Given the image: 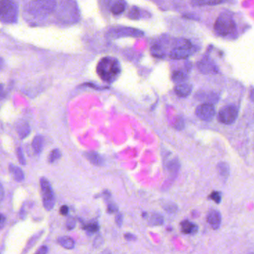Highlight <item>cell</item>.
I'll list each match as a JSON object with an SVG mask.
<instances>
[{"label": "cell", "mask_w": 254, "mask_h": 254, "mask_svg": "<svg viewBox=\"0 0 254 254\" xmlns=\"http://www.w3.org/2000/svg\"><path fill=\"white\" fill-rule=\"evenodd\" d=\"M125 238L129 241L135 240L136 239V236L134 235L131 234V233H126L125 235Z\"/></svg>", "instance_id": "obj_39"}, {"label": "cell", "mask_w": 254, "mask_h": 254, "mask_svg": "<svg viewBox=\"0 0 254 254\" xmlns=\"http://www.w3.org/2000/svg\"><path fill=\"white\" fill-rule=\"evenodd\" d=\"M163 209L168 212V213H175V212H177L178 210V206L175 203H167L163 206Z\"/></svg>", "instance_id": "obj_28"}, {"label": "cell", "mask_w": 254, "mask_h": 254, "mask_svg": "<svg viewBox=\"0 0 254 254\" xmlns=\"http://www.w3.org/2000/svg\"><path fill=\"white\" fill-rule=\"evenodd\" d=\"M164 222L163 216L160 214L154 213L151 215L150 218V224L153 225H162Z\"/></svg>", "instance_id": "obj_26"}, {"label": "cell", "mask_w": 254, "mask_h": 254, "mask_svg": "<svg viewBox=\"0 0 254 254\" xmlns=\"http://www.w3.org/2000/svg\"><path fill=\"white\" fill-rule=\"evenodd\" d=\"M48 251L49 249L47 246H43L36 253L38 254H46L47 253H48Z\"/></svg>", "instance_id": "obj_37"}, {"label": "cell", "mask_w": 254, "mask_h": 254, "mask_svg": "<svg viewBox=\"0 0 254 254\" xmlns=\"http://www.w3.org/2000/svg\"><path fill=\"white\" fill-rule=\"evenodd\" d=\"M217 170H218V175L222 178L223 181H226L228 179L230 175V167L229 165L225 162H221L217 166Z\"/></svg>", "instance_id": "obj_16"}, {"label": "cell", "mask_w": 254, "mask_h": 254, "mask_svg": "<svg viewBox=\"0 0 254 254\" xmlns=\"http://www.w3.org/2000/svg\"><path fill=\"white\" fill-rule=\"evenodd\" d=\"M59 243L60 244L61 246L66 249L72 250L75 248V242L73 239L68 236H62L59 238Z\"/></svg>", "instance_id": "obj_19"}, {"label": "cell", "mask_w": 254, "mask_h": 254, "mask_svg": "<svg viewBox=\"0 0 254 254\" xmlns=\"http://www.w3.org/2000/svg\"><path fill=\"white\" fill-rule=\"evenodd\" d=\"M192 45L187 39H180L177 42L176 47L171 51L170 59L172 60H184L191 56Z\"/></svg>", "instance_id": "obj_5"}, {"label": "cell", "mask_w": 254, "mask_h": 254, "mask_svg": "<svg viewBox=\"0 0 254 254\" xmlns=\"http://www.w3.org/2000/svg\"><path fill=\"white\" fill-rule=\"evenodd\" d=\"M117 210H118V208H117L116 205L110 204L109 206H108V211H109L110 212H117Z\"/></svg>", "instance_id": "obj_40"}, {"label": "cell", "mask_w": 254, "mask_h": 254, "mask_svg": "<svg viewBox=\"0 0 254 254\" xmlns=\"http://www.w3.org/2000/svg\"><path fill=\"white\" fill-rule=\"evenodd\" d=\"M167 168L169 172L173 175H176L177 172L179 170L180 163L177 160H172L167 163Z\"/></svg>", "instance_id": "obj_25"}, {"label": "cell", "mask_w": 254, "mask_h": 254, "mask_svg": "<svg viewBox=\"0 0 254 254\" xmlns=\"http://www.w3.org/2000/svg\"><path fill=\"white\" fill-rule=\"evenodd\" d=\"M17 156L18 158L19 162L21 165H26V159H25L24 154H23V150L21 148H17Z\"/></svg>", "instance_id": "obj_32"}, {"label": "cell", "mask_w": 254, "mask_h": 254, "mask_svg": "<svg viewBox=\"0 0 254 254\" xmlns=\"http://www.w3.org/2000/svg\"><path fill=\"white\" fill-rule=\"evenodd\" d=\"M56 6V0H32L28 4L26 10L34 17H46L55 11Z\"/></svg>", "instance_id": "obj_2"}, {"label": "cell", "mask_w": 254, "mask_h": 254, "mask_svg": "<svg viewBox=\"0 0 254 254\" xmlns=\"http://www.w3.org/2000/svg\"><path fill=\"white\" fill-rule=\"evenodd\" d=\"M197 67L201 73L206 75L218 73V67L215 62L206 56L197 62Z\"/></svg>", "instance_id": "obj_9"}, {"label": "cell", "mask_w": 254, "mask_h": 254, "mask_svg": "<svg viewBox=\"0 0 254 254\" xmlns=\"http://www.w3.org/2000/svg\"><path fill=\"white\" fill-rule=\"evenodd\" d=\"M151 55L157 59H163L166 55L164 49L160 44H154V46H152L151 49Z\"/></svg>", "instance_id": "obj_24"}, {"label": "cell", "mask_w": 254, "mask_h": 254, "mask_svg": "<svg viewBox=\"0 0 254 254\" xmlns=\"http://www.w3.org/2000/svg\"><path fill=\"white\" fill-rule=\"evenodd\" d=\"M227 2V0H191L193 6H214L221 5Z\"/></svg>", "instance_id": "obj_14"}, {"label": "cell", "mask_w": 254, "mask_h": 254, "mask_svg": "<svg viewBox=\"0 0 254 254\" xmlns=\"http://www.w3.org/2000/svg\"><path fill=\"white\" fill-rule=\"evenodd\" d=\"M195 114L202 121L209 122L215 116V108L212 104H202L196 108Z\"/></svg>", "instance_id": "obj_8"}, {"label": "cell", "mask_w": 254, "mask_h": 254, "mask_svg": "<svg viewBox=\"0 0 254 254\" xmlns=\"http://www.w3.org/2000/svg\"><path fill=\"white\" fill-rule=\"evenodd\" d=\"M102 242H103V239H102V238L100 236H98V237L95 239L94 246H96V248L101 246V245H102Z\"/></svg>", "instance_id": "obj_36"}, {"label": "cell", "mask_w": 254, "mask_h": 254, "mask_svg": "<svg viewBox=\"0 0 254 254\" xmlns=\"http://www.w3.org/2000/svg\"><path fill=\"white\" fill-rule=\"evenodd\" d=\"M250 99H251V102L254 103V89H253L250 93Z\"/></svg>", "instance_id": "obj_41"}, {"label": "cell", "mask_w": 254, "mask_h": 254, "mask_svg": "<svg viewBox=\"0 0 254 254\" xmlns=\"http://www.w3.org/2000/svg\"><path fill=\"white\" fill-rule=\"evenodd\" d=\"M5 216H4L3 215H1V227H2H2H3V225H4V223H5Z\"/></svg>", "instance_id": "obj_42"}, {"label": "cell", "mask_w": 254, "mask_h": 254, "mask_svg": "<svg viewBox=\"0 0 254 254\" xmlns=\"http://www.w3.org/2000/svg\"><path fill=\"white\" fill-rule=\"evenodd\" d=\"M16 129L20 139H25L31 133L30 126L25 120H19L16 125Z\"/></svg>", "instance_id": "obj_12"}, {"label": "cell", "mask_w": 254, "mask_h": 254, "mask_svg": "<svg viewBox=\"0 0 254 254\" xmlns=\"http://www.w3.org/2000/svg\"><path fill=\"white\" fill-rule=\"evenodd\" d=\"M238 117V110L233 105L224 107L218 113V119L220 123L224 125H231L236 122Z\"/></svg>", "instance_id": "obj_7"}, {"label": "cell", "mask_w": 254, "mask_h": 254, "mask_svg": "<svg viewBox=\"0 0 254 254\" xmlns=\"http://www.w3.org/2000/svg\"><path fill=\"white\" fill-rule=\"evenodd\" d=\"M44 138L42 136H37L34 138L33 142H32V148L36 154H41L44 148Z\"/></svg>", "instance_id": "obj_18"}, {"label": "cell", "mask_w": 254, "mask_h": 254, "mask_svg": "<svg viewBox=\"0 0 254 254\" xmlns=\"http://www.w3.org/2000/svg\"><path fill=\"white\" fill-rule=\"evenodd\" d=\"M18 9L12 0H1L0 17L2 23L11 24L17 20Z\"/></svg>", "instance_id": "obj_4"}, {"label": "cell", "mask_w": 254, "mask_h": 254, "mask_svg": "<svg viewBox=\"0 0 254 254\" xmlns=\"http://www.w3.org/2000/svg\"><path fill=\"white\" fill-rule=\"evenodd\" d=\"M199 99L206 101V103L212 104L216 103L218 102V96L214 93H200L199 95Z\"/></svg>", "instance_id": "obj_21"}, {"label": "cell", "mask_w": 254, "mask_h": 254, "mask_svg": "<svg viewBox=\"0 0 254 254\" xmlns=\"http://www.w3.org/2000/svg\"><path fill=\"white\" fill-rule=\"evenodd\" d=\"M129 17H130V19H133V20L139 19V17H140V11H139V8L133 7V8L130 10V12H129Z\"/></svg>", "instance_id": "obj_30"}, {"label": "cell", "mask_w": 254, "mask_h": 254, "mask_svg": "<svg viewBox=\"0 0 254 254\" xmlns=\"http://www.w3.org/2000/svg\"><path fill=\"white\" fill-rule=\"evenodd\" d=\"M96 72L103 81L113 82L120 75L121 66L115 58L105 57L101 59L98 64Z\"/></svg>", "instance_id": "obj_1"}, {"label": "cell", "mask_w": 254, "mask_h": 254, "mask_svg": "<svg viewBox=\"0 0 254 254\" xmlns=\"http://www.w3.org/2000/svg\"><path fill=\"white\" fill-rule=\"evenodd\" d=\"M84 229L87 230V231L90 232V233H96L99 230V226L97 223H90V224H87V225L84 227Z\"/></svg>", "instance_id": "obj_29"}, {"label": "cell", "mask_w": 254, "mask_h": 254, "mask_svg": "<svg viewBox=\"0 0 254 254\" xmlns=\"http://www.w3.org/2000/svg\"><path fill=\"white\" fill-rule=\"evenodd\" d=\"M40 182H41L40 184H41L43 203H44V207L47 210H52L56 204L54 191H53L50 182L46 178H41Z\"/></svg>", "instance_id": "obj_6"}, {"label": "cell", "mask_w": 254, "mask_h": 254, "mask_svg": "<svg viewBox=\"0 0 254 254\" xmlns=\"http://www.w3.org/2000/svg\"><path fill=\"white\" fill-rule=\"evenodd\" d=\"M10 170L11 173L14 175V179L17 182H21L24 180L25 176L23 170L17 166H14V165L10 166Z\"/></svg>", "instance_id": "obj_22"}, {"label": "cell", "mask_w": 254, "mask_h": 254, "mask_svg": "<svg viewBox=\"0 0 254 254\" xmlns=\"http://www.w3.org/2000/svg\"><path fill=\"white\" fill-rule=\"evenodd\" d=\"M214 30L221 37L228 36L236 31V23L231 13L222 12L214 24Z\"/></svg>", "instance_id": "obj_3"}, {"label": "cell", "mask_w": 254, "mask_h": 254, "mask_svg": "<svg viewBox=\"0 0 254 254\" xmlns=\"http://www.w3.org/2000/svg\"><path fill=\"white\" fill-rule=\"evenodd\" d=\"M113 38H121V37H140L143 35V32L138 29L128 27H118L113 29L110 32Z\"/></svg>", "instance_id": "obj_10"}, {"label": "cell", "mask_w": 254, "mask_h": 254, "mask_svg": "<svg viewBox=\"0 0 254 254\" xmlns=\"http://www.w3.org/2000/svg\"><path fill=\"white\" fill-rule=\"evenodd\" d=\"M181 230L185 234H195L198 230V226L188 220H185L181 223Z\"/></svg>", "instance_id": "obj_15"}, {"label": "cell", "mask_w": 254, "mask_h": 254, "mask_svg": "<svg viewBox=\"0 0 254 254\" xmlns=\"http://www.w3.org/2000/svg\"><path fill=\"white\" fill-rule=\"evenodd\" d=\"M61 214L63 215H67L68 212H69V208L67 206H62L60 209Z\"/></svg>", "instance_id": "obj_38"}, {"label": "cell", "mask_w": 254, "mask_h": 254, "mask_svg": "<svg viewBox=\"0 0 254 254\" xmlns=\"http://www.w3.org/2000/svg\"><path fill=\"white\" fill-rule=\"evenodd\" d=\"M184 127V119L181 118V117H179L178 120H177L176 124H175V127H176L178 130H182Z\"/></svg>", "instance_id": "obj_34"}, {"label": "cell", "mask_w": 254, "mask_h": 254, "mask_svg": "<svg viewBox=\"0 0 254 254\" xmlns=\"http://www.w3.org/2000/svg\"><path fill=\"white\" fill-rule=\"evenodd\" d=\"M192 91V86L188 83H181L175 87V92L179 97L186 98L190 96Z\"/></svg>", "instance_id": "obj_13"}, {"label": "cell", "mask_w": 254, "mask_h": 254, "mask_svg": "<svg viewBox=\"0 0 254 254\" xmlns=\"http://www.w3.org/2000/svg\"><path fill=\"white\" fill-rule=\"evenodd\" d=\"M86 157L89 161L95 166H101L102 164V157L96 151H89L86 153Z\"/></svg>", "instance_id": "obj_17"}, {"label": "cell", "mask_w": 254, "mask_h": 254, "mask_svg": "<svg viewBox=\"0 0 254 254\" xmlns=\"http://www.w3.org/2000/svg\"><path fill=\"white\" fill-rule=\"evenodd\" d=\"M123 215L121 213H119L118 215L116 217V222H117V225L119 227H121L123 224Z\"/></svg>", "instance_id": "obj_35"}, {"label": "cell", "mask_w": 254, "mask_h": 254, "mask_svg": "<svg viewBox=\"0 0 254 254\" xmlns=\"http://www.w3.org/2000/svg\"><path fill=\"white\" fill-rule=\"evenodd\" d=\"M187 78H188V76H187V73L181 70L175 71L172 75V81L174 82L178 83V84L185 82Z\"/></svg>", "instance_id": "obj_20"}, {"label": "cell", "mask_w": 254, "mask_h": 254, "mask_svg": "<svg viewBox=\"0 0 254 254\" xmlns=\"http://www.w3.org/2000/svg\"><path fill=\"white\" fill-rule=\"evenodd\" d=\"M209 198L212 199L216 203H219L221 200V194L219 191H214L209 194Z\"/></svg>", "instance_id": "obj_31"}, {"label": "cell", "mask_w": 254, "mask_h": 254, "mask_svg": "<svg viewBox=\"0 0 254 254\" xmlns=\"http://www.w3.org/2000/svg\"><path fill=\"white\" fill-rule=\"evenodd\" d=\"M206 220H207V222L210 224L211 227H212L214 230H217V229L219 228L220 226H221V213H220L218 210L212 209V210L208 212Z\"/></svg>", "instance_id": "obj_11"}, {"label": "cell", "mask_w": 254, "mask_h": 254, "mask_svg": "<svg viewBox=\"0 0 254 254\" xmlns=\"http://www.w3.org/2000/svg\"><path fill=\"white\" fill-rule=\"evenodd\" d=\"M125 9H126V4L123 1H117L111 7V12L115 15L121 14L122 13L124 12Z\"/></svg>", "instance_id": "obj_23"}, {"label": "cell", "mask_w": 254, "mask_h": 254, "mask_svg": "<svg viewBox=\"0 0 254 254\" xmlns=\"http://www.w3.org/2000/svg\"><path fill=\"white\" fill-rule=\"evenodd\" d=\"M75 224H76L75 220L73 218H69L66 221V227H67L68 230H72V229L75 228Z\"/></svg>", "instance_id": "obj_33"}, {"label": "cell", "mask_w": 254, "mask_h": 254, "mask_svg": "<svg viewBox=\"0 0 254 254\" xmlns=\"http://www.w3.org/2000/svg\"><path fill=\"white\" fill-rule=\"evenodd\" d=\"M62 154L61 151L59 149H54L51 151V153L49 156V161L50 163H54V162L57 161L59 159H60Z\"/></svg>", "instance_id": "obj_27"}]
</instances>
